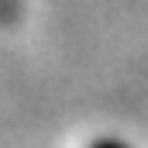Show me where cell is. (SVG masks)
Wrapping results in <instances>:
<instances>
[{
	"instance_id": "1",
	"label": "cell",
	"mask_w": 148,
	"mask_h": 148,
	"mask_svg": "<svg viewBox=\"0 0 148 148\" xmlns=\"http://www.w3.org/2000/svg\"><path fill=\"white\" fill-rule=\"evenodd\" d=\"M86 148H131V145L121 141V138H97L93 145H86Z\"/></svg>"
}]
</instances>
